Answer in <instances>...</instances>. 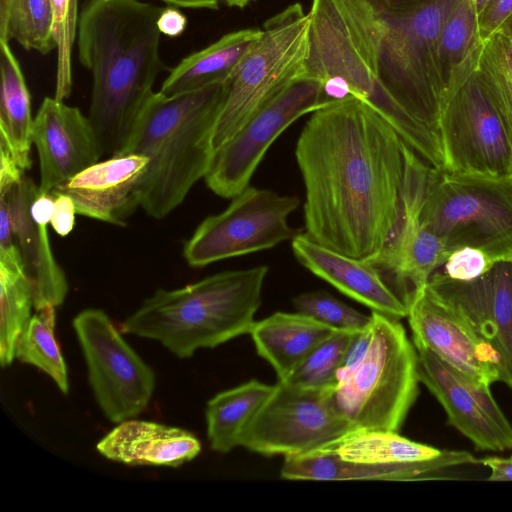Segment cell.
Returning <instances> with one entry per match:
<instances>
[{"mask_svg":"<svg viewBox=\"0 0 512 512\" xmlns=\"http://www.w3.org/2000/svg\"><path fill=\"white\" fill-rule=\"evenodd\" d=\"M326 106L321 83L301 76L258 111L215 151L207 186L218 196L234 198L248 187L266 151L301 116Z\"/></svg>","mask_w":512,"mask_h":512,"instance_id":"9a60e30c","label":"cell"},{"mask_svg":"<svg viewBox=\"0 0 512 512\" xmlns=\"http://www.w3.org/2000/svg\"><path fill=\"white\" fill-rule=\"evenodd\" d=\"M296 259L313 274L372 311L401 319L408 306L381 273L365 260L321 245L305 233L291 240Z\"/></svg>","mask_w":512,"mask_h":512,"instance_id":"7402d4cb","label":"cell"},{"mask_svg":"<svg viewBox=\"0 0 512 512\" xmlns=\"http://www.w3.org/2000/svg\"><path fill=\"white\" fill-rule=\"evenodd\" d=\"M96 449L106 459L129 466L177 468L198 456L201 443L186 429L131 418L118 423Z\"/></svg>","mask_w":512,"mask_h":512,"instance_id":"cb8c5ba5","label":"cell"},{"mask_svg":"<svg viewBox=\"0 0 512 512\" xmlns=\"http://www.w3.org/2000/svg\"><path fill=\"white\" fill-rule=\"evenodd\" d=\"M353 334L336 331L318 344L285 379L280 381L308 389H333L337 384V371Z\"/></svg>","mask_w":512,"mask_h":512,"instance_id":"e575fe53","label":"cell"},{"mask_svg":"<svg viewBox=\"0 0 512 512\" xmlns=\"http://www.w3.org/2000/svg\"><path fill=\"white\" fill-rule=\"evenodd\" d=\"M472 69L512 137V35L504 27L480 41Z\"/></svg>","mask_w":512,"mask_h":512,"instance_id":"1f68e13d","label":"cell"},{"mask_svg":"<svg viewBox=\"0 0 512 512\" xmlns=\"http://www.w3.org/2000/svg\"><path fill=\"white\" fill-rule=\"evenodd\" d=\"M292 303L298 313L336 331L356 333L371 322V314H363L323 290L299 294Z\"/></svg>","mask_w":512,"mask_h":512,"instance_id":"8d00e7d4","label":"cell"},{"mask_svg":"<svg viewBox=\"0 0 512 512\" xmlns=\"http://www.w3.org/2000/svg\"><path fill=\"white\" fill-rule=\"evenodd\" d=\"M72 325L90 387L104 416L115 424L136 418L153 396V369L124 339L105 311L84 309L74 317Z\"/></svg>","mask_w":512,"mask_h":512,"instance_id":"30bf717a","label":"cell"},{"mask_svg":"<svg viewBox=\"0 0 512 512\" xmlns=\"http://www.w3.org/2000/svg\"><path fill=\"white\" fill-rule=\"evenodd\" d=\"M335 332L301 313L276 312L255 321L249 335L258 355L273 367L278 380H283Z\"/></svg>","mask_w":512,"mask_h":512,"instance_id":"d4e9b609","label":"cell"},{"mask_svg":"<svg viewBox=\"0 0 512 512\" xmlns=\"http://www.w3.org/2000/svg\"><path fill=\"white\" fill-rule=\"evenodd\" d=\"M371 336V322L365 329L353 334L337 371V384L346 379L361 362L370 345Z\"/></svg>","mask_w":512,"mask_h":512,"instance_id":"f35d334b","label":"cell"},{"mask_svg":"<svg viewBox=\"0 0 512 512\" xmlns=\"http://www.w3.org/2000/svg\"><path fill=\"white\" fill-rule=\"evenodd\" d=\"M52 35L57 48V73L54 97L67 99L72 91V49L78 32V0H50Z\"/></svg>","mask_w":512,"mask_h":512,"instance_id":"d590c367","label":"cell"},{"mask_svg":"<svg viewBox=\"0 0 512 512\" xmlns=\"http://www.w3.org/2000/svg\"><path fill=\"white\" fill-rule=\"evenodd\" d=\"M261 32V29L234 31L190 54L170 71L159 92L173 96L215 83L230 82Z\"/></svg>","mask_w":512,"mask_h":512,"instance_id":"484cf974","label":"cell"},{"mask_svg":"<svg viewBox=\"0 0 512 512\" xmlns=\"http://www.w3.org/2000/svg\"><path fill=\"white\" fill-rule=\"evenodd\" d=\"M418 352L419 378L442 405L447 423L471 441L476 450L512 449V424L491 394L424 347Z\"/></svg>","mask_w":512,"mask_h":512,"instance_id":"ac0fdd59","label":"cell"},{"mask_svg":"<svg viewBox=\"0 0 512 512\" xmlns=\"http://www.w3.org/2000/svg\"><path fill=\"white\" fill-rule=\"evenodd\" d=\"M399 320L372 311L365 356L330 390L334 408L353 430L400 432L418 398V352Z\"/></svg>","mask_w":512,"mask_h":512,"instance_id":"52a82bcc","label":"cell"},{"mask_svg":"<svg viewBox=\"0 0 512 512\" xmlns=\"http://www.w3.org/2000/svg\"><path fill=\"white\" fill-rule=\"evenodd\" d=\"M226 5L230 7L243 8L245 7L251 0H223Z\"/></svg>","mask_w":512,"mask_h":512,"instance_id":"7dc6e473","label":"cell"},{"mask_svg":"<svg viewBox=\"0 0 512 512\" xmlns=\"http://www.w3.org/2000/svg\"><path fill=\"white\" fill-rule=\"evenodd\" d=\"M40 169V193H51L98 162L102 149L89 117L55 97H45L31 133Z\"/></svg>","mask_w":512,"mask_h":512,"instance_id":"ffe728a7","label":"cell"},{"mask_svg":"<svg viewBox=\"0 0 512 512\" xmlns=\"http://www.w3.org/2000/svg\"><path fill=\"white\" fill-rule=\"evenodd\" d=\"M491 0H472L474 7L477 11L478 17L485 9V7L490 3Z\"/></svg>","mask_w":512,"mask_h":512,"instance_id":"bcb514c9","label":"cell"},{"mask_svg":"<svg viewBox=\"0 0 512 512\" xmlns=\"http://www.w3.org/2000/svg\"><path fill=\"white\" fill-rule=\"evenodd\" d=\"M0 140L5 142L23 167H31L33 119L30 93L19 62L9 42L0 40Z\"/></svg>","mask_w":512,"mask_h":512,"instance_id":"f1b7e54d","label":"cell"},{"mask_svg":"<svg viewBox=\"0 0 512 512\" xmlns=\"http://www.w3.org/2000/svg\"><path fill=\"white\" fill-rule=\"evenodd\" d=\"M273 385L251 379L213 396L205 408L207 438L213 451L228 453L240 447L243 432Z\"/></svg>","mask_w":512,"mask_h":512,"instance_id":"4316f807","label":"cell"},{"mask_svg":"<svg viewBox=\"0 0 512 512\" xmlns=\"http://www.w3.org/2000/svg\"><path fill=\"white\" fill-rule=\"evenodd\" d=\"M51 194L54 197V210L50 224L59 236L65 237L74 228L76 207L68 195L56 191Z\"/></svg>","mask_w":512,"mask_h":512,"instance_id":"60d3db41","label":"cell"},{"mask_svg":"<svg viewBox=\"0 0 512 512\" xmlns=\"http://www.w3.org/2000/svg\"><path fill=\"white\" fill-rule=\"evenodd\" d=\"M0 204V224L8 226L20 253L33 289L35 310L61 305L68 293V283L53 255L48 234L53 195L40 193L39 186L25 176L0 190Z\"/></svg>","mask_w":512,"mask_h":512,"instance_id":"2e32d148","label":"cell"},{"mask_svg":"<svg viewBox=\"0 0 512 512\" xmlns=\"http://www.w3.org/2000/svg\"><path fill=\"white\" fill-rule=\"evenodd\" d=\"M221 213L204 219L187 240L183 256L192 267L270 249L303 233L288 216L299 206L296 196L246 187Z\"/></svg>","mask_w":512,"mask_h":512,"instance_id":"7c38bea8","label":"cell"},{"mask_svg":"<svg viewBox=\"0 0 512 512\" xmlns=\"http://www.w3.org/2000/svg\"><path fill=\"white\" fill-rule=\"evenodd\" d=\"M309 12L294 3L269 18L229 82L214 136L215 151L305 73Z\"/></svg>","mask_w":512,"mask_h":512,"instance_id":"9c48e42d","label":"cell"},{"mask_svg":"<svg viewBox=\"0 0 512 512\" xmlns=\"http://www.w3.org/2000/svg\"><path fill=\"white\" fill-rule=\"evenodd\" d=\"M148 162L147 157L137 154L113 155L84 169L54 191L68 195L77 214L124 225L140 207L138 185Z\"/></svg>","mask_w":512,"mask_h":512,"instance_id":"44dd1931","label":"cell"},{"mask_svg":"<svg viewBox=\"0 0 512 512\" xmlns=\"http://www.w3.org/2000/svg\"><path fill=\"white\" fill-rule=\"evenodd\" d=\"M512 14V0H491L479 15L480 39L500 29Z\"/></svg>","mask_w":512,"mask_h":512,"instance_id":"ab89813d","label":"cell"},{"mask_svg":"<svg viewBox=\"0 0 512 512\" xmlns=\"http://www.w3.org/2000/svg\"><path fill=\"white\" fill-rule=\"evenodd\" d=\"M303 76L321 83L326 105L355 97L380 114L423 160L446 171L439 136L409 115L382 86L359 0H311Z\"/></svg>","mask_w":512,"mask_h":512,"instance_id":"277c9868","label":"cell"},{"mask_svg":"<svg viewBox=\"0 0 512 512\" xmlns=\"http://www.w3.org/2000/svg\"><path fill=\"white\" fill-rule=\"evenodd\" d=\"M407 306L415 347L429 349L478 386L500 381L497 352L428 283L411 293Z\"/></svg>","mask_w":512,"mask_h":512,"instance_id":"e0dca14e","label":"cell"},{"mask_svg":"<svg viewBox=\"0 0 512 512\" xmlns=\"http://www.w3.org/2000/svg\"><path fill=\"white\" fill-rule=\"evenodd\" d=\"M157 25L161 34L176 37L185 31L187 19L177 7H166L163 8L157 20Z\"/></svg>","mask_w":512,"mask_h":512,"instance_id":"7bdbcfd3","label":"cell"},{"mask_svg":"<svg viewBox=\"0 0 512 512\" xmlns=\"http://www.w3.org/2000/svg\"><path fill=\"white\" fill-rule=\"evenodd\" d=\"M16 40L24 49L43 55L55 47L50 0H10L0 19V40Z\"/></svg>","mask_w":512,"mask_h":512,"instance_id":"836d02e7","label":"cell"},{"mask_svg":"<svg viewBox=\"0 0 512 512\" xmlns=\"http://www.w3.org/2000/svg\"><path fill=\"white\" fill-rule=\"evenodd\" d=\"M353 431L340 416L330 390L297 387L278 380L240 440V447L285 457L318 450Z\"/></svg>","mask_w":512,"mask_h":512,"instance_id":"4fadbf2b","label":"cell"},{"mask_svg":"<svg viewBox=\"0 0 512 512\" xmlns=\"http://www.w3.org/2000/svg\"><path fill=\"white\" fill-rule=\"evenodd\" d=\"M493 263L494 261L481 250L463 247L448 255L441 272L449 278L468 281L486 273Z\"/></svg>","mask_w":512,"mask_h":512,"instance_id":"74e56055","label":"cell"},{"mask_svg":"<svg viewBox=\"0 0 512 512\" xmlns=\"http://www.w3.org/2000/svg\"><path fill=\"white\" fill-rule=\"evenodd\" d=\"M0 190H3L25 177L26 169L11 148L0 140Z\"/></svg>","mask_w":512,"mask_h":512,"instance_id":"b9f144b4","label":"cell"},{"mask_svg":"<svg viewBox=\"0 0 512 512\" xmlns=\"http://www.w3.org/2000/svg\"><path fill=\"white\" fill-rule=\"evenodd\" d=\"M320 449L330 450L344 461L375 465L430 461L445 452L385 430H353Z\"/></svg>","mask_w":512,"mask_h":512,"instance_id":"f546056e","label":"cell"},{"mask_svg":"<svg viewBox=\"0 0 512 512\" xmlns=\"http://www.w3.org/2000/svg\"><path fill=\"white\" fill-rule=\"evenodd\" d=\"M56 307L36 309L18 337L15 359L37 367L63 393L69 392L68 370L55 339Z\"/></svg>","mask_w":512,"mask_h":512,"instance_id":"4dcf8cb0","label":"cell"},{"mask_svg":"<svg viewBox=\"0 0 512 512\" xmlns=\"http://www.w3.org/2000/svg\"><path fill=\"white\" fill-rule=\"evenodd\" d=\"M480 41L479 19L472 0H457L438 47V65L445 89L444 66H450L447 84L461 77L471 68Z\"/></svg>","mask_w":512,"mask_h":512,"instance_id":"d6a6232c","label":"cell"},{"mask_svg":"<svg viewBox=\"0 0 512 512\" xmlns=\"http://www.w3.org/2000/svg\"><path fill=\"white\" fill-rule=\"evenodd\" d=\"M162 10L140 0H89L79 15L78 57L93 79L88 117L105 155L122 150L164 68Z\"/></svg>","mask_w":512,"mask_h":512,"instance_id":"7a4b0ae2","label":"cell"},{"mask_svg":"<svg viewBox=\"0 0 512 512\" xmlns=\"http://www.w3.org/2000/svg\"><path fill=\"white\" fill-rule=\"evenodd\" d=\"M510 458L512 459V455L510 456Z\"/></svg>","mask_w":512,"mask_h":512,"instance_id":"681fc988","label":"cell"},{"mask_svg":"<svg viewBox=\"0 0 512 512\" xmlns=\"http://www.w3.org/2000/svg\"><path fill=\"white\" fill-rule=\"evenodd\" d=\"M404 175L394 228L382 249L365 259L407 304L411 293L426 285L449 253L424 225L423 201L433 167L403 142Z\"/></svg>","mask_w":512,"mask_h":512,"instance_id":"5bb4252c","label":"cell"},{"mask_svg":"<svg viewBox=\"0 0 512 512\" xmlns=\"http://www.w3.org/2000/svg\"><path fill=\"white\" fill-rule=\"evenodd\" d=\"M480 463L471 453L447 450L436 459L415 463L362 464L344 461L334 452L318 449L302 455L285 457L280 475L287 480L347 481L393 480L408 481L434 477L444 469Z\"/></svg>","mask_w":512,"mask_h":512,"instance_id":"603a6c76","label":"cell"},{"mask_svg":"<svg viewBox=\"0 0 512 512\" xmlns=\"http://www.w3.org/2000/svg\"><path fill=\"white\" fill-rule=\"evenodd\" d=\"M502 27H504L512 35V14Z\"/></svg>","mask_w":512,"mask_h":512,"instance_id":"c3c4849f","label":"cell"},{"mask_svg":"<svg viewBox=\"0 0 512 512\" xmlns=\"http://www.w3.org/2000/svg\"><path fill=\"white\" fill-rule=\"evenodd\" d=\"M0 363L15 360L19 335L35 311L34 294L20 253L12 242L0 243Z\"/></svg>","mask_w":512,"mask_h":512,"instance_id":"83f0119b","label":"cell"},{"mask_svg":"<svg viewBox=\"0 0 512 512\" xmlns=\"http://www.w3.org/2000/svg\"><path fill=\"white\" fill-rule=\"evenodd\" d=\"M439 137L445 172L512 175L511 134L473 69L446 95Z\"/></svg>","mask_w":512,"mask_h":512,"instance_id":"8fae6325","label":"cell"},{"mask_svg":"<svg viewBox=\"0 0 512 512\" xmlns=\"http://www.w3.org/2000/svg\"><path fill=\"white\" fill-rule=\"evenodd\" d=\"M456 1L359 0L382 86L409 115L438 136L445 97L438 47Z\"/></svg>","mask_w":512,"mask_h":512,"instance_id":"8992f818","label":"cell"},{"mask_svg":"<svg viewBox=\"0 0 512 512\" xmlns=\"http://www.w3.org/2000/svg\"><path fill=\"white\" fill-rule=\"evenodd\" d=\"M229 82L165 96L153 92L118 154L148 158L138 185L140 207L156 219L177 208L208 173L213 136ZM117 155V154H116Z\"/></svg>","mask_w":512,"mask_h":512,"instance_id":"3957f363","label":"cell"},{"mask_svg":"<svg viewBox=\"0 0 512 512\" xmlns=\"http://www.w3.org/2000/svg\"><path fill=\"white\" fill-rule=\"evenodd\" d=\"M403 142L355 97L312 112L295 149L305 185V234L357 259L376 255L398 216Z\"/></svg>","mask_w":512,"mask_h":512,"instance_id":"6da1fadb","label":"cell"},{"mask_svg":"<svg viewBox=\"0 0 512 512\" xmlns=\"http://www.w3.org/2000/svg\"><path fill=\"white\" fill-rule=\"evenodd\" d=\"M267 266L223 271L177 289H158L121 325L180 359L249 334L261 305Z\"/></svg>","mask_w":512,"mask_h":512,"instance_id":"5b68a950","label":"cell"},{"mask_svg":"<svg viewBox=\"0 0 512 512\" xmlns=\"http://www.w3.org/2000/svg\"><path fill=\"white\" fill-rule=\"evenodd\" d=\"M428 285L497 352L500 382L512 390V261H495L486 273L468 281L436 270Z\"/></svg>","mask_w":512,"mask_h":512,"instance_id":"d6986e66","label":"cell"},{"mask_svg":"<svg viewBox=\"0 0 512 512\" xmlns=\"http://www.w3.org/2000/svg\"><path fill=\"white\" fill-rule=\"evenodd\" d=\"M421 218L449 254L471 247L494 262L512 261V175L456 174L434 168Z\"/></svg>","mask_w":512,"mask_h":512,"instance_id":"ba28073f","label":"cell"},{"mask_svg":"<svg viewBox=\"0 0 512 512\" xmlns=\"http://www.w3.org/2000/svg\"><path fill=\"white\" fill-rule=\"evenodd\" d=\"M180 8L217 9L221 0H160Z\"/></svg>","mask_w":512,"mask_h":512,"instance_id":"f6af8a7d","label":"cell"},{"mask_svg":"<svg viewBox=\"0 0 512 512\" xmlns=\"http://www.w3.org/2000/svg\"><path fill=\"white\" fill-rule=\"evenodd\" d=\"M480 463L491 470L490 481H512V459L501 457H486Z\"/></svg>","mask_w":512,"mask_h":512,"instance_id":"ee69618b","label":"cell"}]
</instances>
